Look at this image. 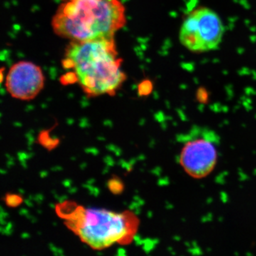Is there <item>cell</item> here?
<instances>
[{
  "instance_id": "9",
  "label": "cell",
  "mask_w": 256,
  "mask_h": 256,
  "mask_svg": "<svg viewBox=\"0 0 256 256\" xmlns=\"http://www.w3.org/2000/svg\"><path fill=\"white\" fill-rule=\"evenodd\" d=\"M108 186L110 191L114 194H119L124 190V183L118 178H114L109 180Z\"/></svg>"
},
{
  "instance_id": "15",
  "label": "cell",
  "mask_w": 256,
  "mask_h": 256,
  "mask_svg": "<svg viewBox=\"0 0 256 256\" xmlns=\"http://www.w3.org/2000/svg\"><path fill=\"white\" fill-rule=\"evenodd\" d=\"M182 66L184 69H186L188 72H192L194 70V65L192 64H182Z\"/></svg>"
},
{
  "instance_id": "10",
  "label": "cell",
  "mask_w": 256,
  "mask_h": 256,
  "mask_svg": "<svg viewBox=\"0 0 256 256\" xmlns=\"http://www.w3.org/2000/svg\"><path fill=\"white\" fill-rule=\"evenodd\" d=\"M153 84L151 80H143L138 87V92L140 96H146L150 95L152 92Z\"/></svg>"
},
{
  "instance_id": "12",
  "label": "cell",
  "mask_w": 256,
  "mask_h": 256,
  "mask_svg": "<svg viewBox=\"0 0 256 256\" xmlns=\"http://www.w3.org/2000/svg\"><path fill=\"white\" fill-rule=\"evenodd\" d=\"M60 82H62V84H64V85H68V84H72L78 82V79H77L76 74L74 72H72V73L66 74V75L63 76L60 78Z\"/></svg>"
},
{
  "instance_id": "8",
  "label": "cell",
  "mask_w": 256,
  "mask_h": 256,
  "mask_svg": "<svg viewBox=\"0 0 256 256\" xmlns=\"http://www.w3.org/2000/svg\"><path fill=\"white\" fill-rule=\"evenodd\" d=\"M40 143L47 148V149H52L56 146L57 144L58 143V140L53 139L52 138H50V134L48 132H43L41 133L40 136Z\"/></svg>"
},
{
  "instance_id": "7",
  "label": "cell",
  "mask_w": 256,
  "mask_h": 256,
  "mask_svg": "<svg viewBox=\"0 0 256 256\" xmlns=\"http://www.w3.org/2000/svg\"><path fill=\"white\" fill-rule=\"evenodd\" d=\"M197 16L195 12L191 13L185 20L180 32V41L182 44L194 52L206 50L204 43L197 31Z\"/></svg>"
},
{
  "instance_id": "6",
  "label": "cell",
  "mask_w": 256,
  "mask_h": 256,
  "mask_svg": "<svg viewBox=\"0 0 256 256\" xmlns=\"http://www.w3.org/2000/svg\"><path fill=\"white\" fill-rule=\"evenodd\" d=\"M197 16V31L202 37L206 50H216L222 42L224 26L214 12L202 8L194 11Z\"/></svg>"
},
{
  "instance_id": "5",
  "label": "cell",
  "mask_w": 256,
  "mask_h": 256,
  "mask_svg": "<svg viewBox=\"0 0 256 256\" xmlns=\"http://www.w3.org/2000/svg\"><path fill=\"white\" fill-rule=\"evenodd\" d=\"M44 82V76L38 66L30 62H20L10 68L5 86L13 98L30 100L41 92Z\"/></svg>"
},
{
  "instance_id": "2",
  "label": "cell",
  "mask_w": 256,
  "mask_h": 256,
  "mask_svg": "<svg viewBox=\"0 0 256 256\" xmlns=\"http://www.w3.org/2000/svg\"><path fill=\"white\" fill-rule=\"evenodd\" d=\"M63 60V66L73 68L78 82L88 97L114 96L126 80L121 70L114 40L70 42Z\"/></svg>"
},
{
  "instance_id": "14",
  "label": "cell",
  "mask_w": 256,
  "mask_h": 256,
  "mask_svg": "<svg viewBox=\"0 0 256 256\" xmlns=\"http://www.w3.org/2000/svg\"><path fill=\"white\" fill-rule=\"evenodd\" d=\"M197 4H198V0H188L186 2V8H188V12H191Z\"/></svg>"
},
{
  "instance_id": "4",
  "label": "cell",
  "mask_w": 256,
  "mask_h": 256,
  "mask_svg": "<svg viewBox=\"0 0 256 256\" xmlns=\"http://www.w3.org/2000/svg\"><path fill=\"white\" fill-rule=\"evenodd\" d=\"M178 162L194 178H206L214 171L218 156L220 138L210 128L194 126L182 136Z\"/></svg>"
},
{
  "instance_id": "13",
  "label": "cell",
  "mask_w": 256,
  "mask_h": 256,
  "mask_svg": "<svg viewBox=\"0 0 256 256\" xmlns=\"http://www.w3.org/2000/svg\"><path fill=\"white\" fill-rule=\"evenodd\" d=\"M196 98L201 102H206L208 99V92L204 88L201 87L197 90Z\"/></svg>"
},
{
  "instance_id": "1",
  "label": "cell",
  "mask_w": 256,
  "mask_h": 256,
  "mask_svg": "<svg viewBox=\"0 0 256 256\" xmlns=\"http://www.w3.org/2000/svg\"><path fill=\"white\" fill-rule=\"evenodd\" d=\"M126 24V8L119 0H70L52 20L56 34L78 42L112 40Z\"/></svg>"
},
{
  "instance_id": "3",
  "label": "cell",
  "mask_w": 256,
  "mask_h": 256,
  "mask_svg": "<svg viewBox=\"0 0 256 256\" xmlns=\"http://www.w3.org/2000/svg\"><path fill=\"white\" fill-rule=\"evenodd\" d=\"M56 213L66 226L94 250H102L116 244H130L140 224L138 217L128 210L116 213L86 208L72 202L57 205Z\"/></svg>"
},
{
  "instance_id": "11",
  "label": "cell",
  "mask_w": 256,
  "mask_h": 256,
  "mask_svg": "<svg viewBox=\"0 0 256 256\" xmlns=\"http://www.w3.org/2000/svg\"><path fill=\"white\" fill-rule=\"evenodd\" d=\"M5 202L6 205L10 207H16L20 206L23 202L22 198L18 194H6L5 198Z\"/></svg>"
}]
</instances>
